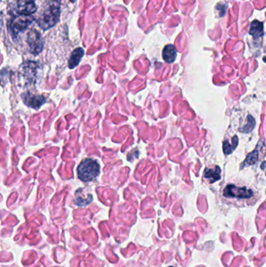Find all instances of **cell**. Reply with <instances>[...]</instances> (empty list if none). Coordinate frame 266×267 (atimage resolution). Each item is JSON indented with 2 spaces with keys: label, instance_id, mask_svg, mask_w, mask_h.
<instances>
[{
  "label": "cell",
  "instance_id": "5bb4252c",
  "mask_svg": "<svg viewBox=\"0 0 266 267\" xmlns=\"http://www.w3.org/2000/svg\"><path fill=\"white\" fill-rule=\"evenodd\" d=\"M233 149L234 148H233V146H231V145L230 144V142H229L228 141H225L224 142V153H225L226 155L230 154V153L233 152Z\"/></svg>",
  "mask_w": 266,
  "mask_h": 267
},
{
  "label": "cell",
  "instance_id": "7c38bea8",
  "mask_svg": "<svg viewBox=\"0 0 266 267\" xmlns=\"http://www.w3.org/2000/svg\"><path fill=\"white\" fill-rule=\"evenodd\" d=\"M255 119L252 117V116H248V124L245 125L243 128H240V131L243 133H249L252 131L254 128H255Z\"/></svg>",
  "mask_w": 266,
  "mask_h": 267
},
{
  "label": "cell",
  "instance_id": "52a82bcc",
  "mask_svg": "<svg viewBox=\"0 0 266 267\" xmlns=\"http://www.w3.org/2000/svg\"><path fill=\"white\" fill-rule=\"evenodd\" d=\"M19 14L31 15L37 10L35 0H17Z\"/></svg>",
  "mask_w": 266,
  "mask_h": 267
},
{
  "label": "cell",
  "instance_id": "8992f818",
  "mask_svg": "<svg viewBox=\"0 0 266 267\" xmlns=\"http://www.w3.org/2000/svg\"><path fill=\"white\" fill-rule=\"evenodd\" d=\"M22 98L28 107L33 109L40 108L46 102V98L42 95H35L31 93L23 94Z\"/></svg>",
  "mask_w": 266,
  "mask_h": 267
},
{
  "label": "cell",
  "instance_id": "30bf717a",
  "mask_svg": "<svg viewBox=\"0 0 266 267\" xmlns=\"http://www.w3.org/2000/svg\"><path fill=\"white\" fill-rule=\"evenodd\" d=\"M250 35L254 37L255 39H258L259 38H262L264 35V31H263V23L258 20H255L251 24L250 26Z\"/></svg>",
  "mask_w": 266,
  "mask_h": 267
},
{
  "label": "cell",
  "instance_id": "277c9868",
  "mask_svg": "<svg viewBox=\"0 0 266 267\" xmlns=\"http://www.w3.org/2000/svg\"><path fill=\"white\" fill-rule=\"evenodd\" d=\"M224 196L230 198H250L253 196L254 193L252 190L247 188H239L237 186L230 184L224 189Z\"/></svg>",
  "mask_w": 266,
  "mask_h": 267
},
{
  "label": "cell",
  "instance_id": "3957f363",
  "mask_svg": "<svg viewBox=\"0 0 266 267\" xmlns=\"http://www.w3.org/2000/svg\"><path fill=\"white\" fill-rule=\"evenodd\" d=\"M34 22V17L31 15L19 14L14 16L10 23V29L14 35L25 31Z\"/></svg>",
  "mask_w": 266,
  "mask_h": 267
},
{
  "label": "cell",
  "instance_id": "8fae6325",
  "mask_svg": "<svg viewBox=\"0 0 266 267\" xmlns=\"http://www.w3.org/2000/svg\"><path fill=\"white\" fill-rule=\"evenodd\" d=\"M205 177L210 180L211 183L220 180L221 170L218 167H215L214 169H206Z\"/></svg>",
  "mask_w": 266,
  "mask_h": 267
},
{
  "label": "cell",
  "instance_id": "ba28073f",
  "mask_svg": "<svg viewBox=\"0 0 266 267\" xmlns=\"http://www.w3.org/2000/svg\"><path fill=\"white\" fill-rule=\"evenodd\" d=\"M84 54V51L82 48H77V49H74L71 53V57H70L69 68L71 69H74L76 67L79 65Z\"/></svg>",
  "mask_w": 266,
  "mask_h": 267
},
{
  "label": "cell",
  "instance_id": "7a4b0ae2",
  "mask_svg": "<svg viewBox=\"0 0 266 267\" xmlns=\"http://www.w3.org/2000/svg\"><path fill=\"white\" fill-rule=\"evenodd\" d=\"M100 174V166L95 159H87L83 160L77 168V174L80 180L90 182L96 179Z\"/></svg>",
  "mask_w": 266,
  "mask_h": 267
},
{
  "label": "cell",
  "instance_id": "5b68a950",
  "mask_svg": "<svg viewBox=\"0 0 266 267\" xmlns=\"http://www.w3.org/2000/svg\"><path fill=\"white\" fill-rule=\"evenodd\" d=\"M28 46L30 47V50L33 54H38L42 51L43 41L41 38L40 33L35 30L30 31L28 34V38H27Z\"/></svg>",
  "mask_w": 266,
  "mask_h": 267
},
{
  "label": "cell",
  "instance_id": "9a60e30c",
  "mask_svg": "<svg viewBox=\"0 0 266 267\" xmlns=\"http://www.w3.org/2000/svg\"><path fill=\"white\" fill-rule=\"evenodd\" d=\"M71 2L74 3L75 0H71Z\"/></svg>",
  "mask_w": 266,
  "mask_h": 267
},
{
  "label": "cell",
  "instance_id": "9c48e42d",
  "mask_svg": "<svg viewBox=\"0 0 266 267\" xmlns=\"http://www.w3.org/2000/svg\"><path fill=\"white\" fill-rule=\"evenodd\" d=\"M178 56L176 48L173 45H167L165 46L163 51V59L168 64H172L174 62Z\"/></svg>",
  "mask_w": 266,
  "mask_h": 267
},
{
  "label": "cell",
  "instance_id": "4fadbf2b",
  "mask_svg": "<svg viewBox=\"0 0 266 267\" xmlns=\"http://www.w3.org/2000/svg\"><path fill=\"white\" fill-rule=\"evenodd\" d=\"M258 150L255 149V151L253 153H251V154L248 155V157H247L246 160L243 162V165L245 166H249L252 165V164H255V162L258 161Z\"/></svg>",
  "mask_w": 266,
  "mask_h": 267
},
{
  "label": "cell",
  "instance_id": "6da1fadb",
  "mask_svg": "<svg viewBox=\"0 0 266 267\" xmlns=\"http://www.w3.org/2000/svg\"><path fill=\"white\" fill-rule=\"evenodd\" d=\"M60 16V0H50L38 19V25L43 30H48L59 22Z\"/></svg>",
  "mask_w": 266,
  "mask_h": 267
},
{
  "label": "cell",
  "instance_id": "2e32d148",
  "mask_svg": "<svg viewBox=\"0 0 266 267\" xmlns=\"http://www.w3.org/2000/svg\"><path fill=\"white\" fill-rule=\"evenodd\" d=\"M170 267H173V266H170Z\"/></svg>",
  "mask_w": 266,
  "mask_h": 267
}]
</instances>
